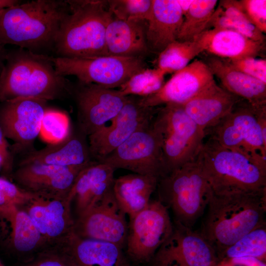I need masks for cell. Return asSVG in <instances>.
Instances as JSON below:
<instances>
[{"instance_id": "obj_1", "label": "cell", "mask_w": 266, "mask_h": 266, "mask_svg": "<svg viewBox=\"0 0 266 266\" xmlns=\"http://www.w3.org/2000/svg\"><path fill=\"white\" fill-rule=\"evenodd\" d=\"M266 192L218 195L210 190L199 233L215 250L218 259L241 237L266 224Z\"/></svg>"}, {"instance_id": "obj_2", "label": "cell", "mask_w": 266, "mask_h": 266, "mask_svg": "<svg viewBox=\"0 0 266 266\" xmlns=\"http://www.w3.org/2000/svg\"><path fill=\"white\" fill-rule=\"evenodd\" d=\"M69 12L67 0L20 3L0 13V42L33 49L54 43Z\"/></svg>"}, {"instance_id": "obj_3", "label": "cell", "mask_w": 266, "mask_h": 266, "mask_svg": "<svg viewBox=\"0 0 266 266\" xmlns=\"http://www.w3.org/2000/svg\"><path fill=\"white\" fill-rule=\"evenodd\" d=\"M69 12L54 45L61 57L108 56L105 43L107 26L113 15L107 0H67Z\"/></svg>"}, {"instance_id": "obj_4", "label": "cell", "mask_w": 266, "mask_h": 266, "mask_svg": "<svg viewBox=\"0 0 266 266\" xmlns=\"http://www.w3.org/2000/svg\"><path fill=\"white\" fill-rule=\"evenodd\" d=\"M72 92L48 56L20 50L9 57L0 74V101L32 98L53 100Z\"/></svg>"}, {"instance_id": "obj_5", "label": "cell", "mask_w": 266, "mask_h": 266, "mask_svg": "<svg viewBox=\"0 0 266 266\" xmlns=\"http://www.w3.org/2000/svg\"><path fill=\"white\" fill-rule=\"evenodd\" d=\"M211 191L218 195L266 192V166L209 138L197 157Z\"/></svg>"}, {"instance_id": "obj_6", "label": "cell", "mask_w": 266, "mask_h": 266, "mask_svg": "<svg viewBox=\"0 0 266 266\" xmlns=\"http://www.w3.org/2000/svg\"><path fill=\"white\" fill-rule=\"evenodd\" d=\"M157 189L174 220L191 229L204 213L210 190L197 158L160 177Z\"/></svg>"}, {"instance_id": "obj_7", "label": "cell", "mask_w": 266, "mask_h": 266, "mask_svg": "<svg viewBox=\"0 0 266 266\" xmlns=\"http://www.w3.org/2000/svg\"><path fill=\"white\" fill-rule=\"evenodd\" d=\"M266 107L256 108L240 99L231 111L205 135L227 149L240 152L266 166Z\"/></svg>"}, {"instance_id": "obj_8", "label": "cell", "mask_w": 266, "mask_h": 266, "mask_svg": "<svg viewBox=\"0 0 266 266\" xmlns=\"http://www.w3.org/2000/svg\"><path fill=\"white\" fill-rule=\"evenodd\" d=\"M153 121L162 136L163 175L197 158L204 143L205 132L182 104H165Z\"/></svg>"}, {"instance_id": "obj_9", "label": "cell", "mask_w": 266, "mask_h": 266, "mask_svg": "<svg viewBox=\"0 0 266 266\" xmlns=\"http://www.w3.org/2000/svg\"><path fill=\"white\" fill-rule=\"evenodd\" d=\"M48 57L60 75L74 76L80 83L95 84L108 89L119 88L145 68L143 57Z\"/></svg>"}, {"instance_id": "obj_10", "label": "cell", "mask_w": 266, "mask_h": 266, "mask_svg": "<svg viewBox=\"0 0 266 266\" xmlns=\"http://www.w3.org/2000/svg\"><path fill=\"white\" fill-rule=\"evenodd\" d=\"M99 163L158 178L164 175L162 136L153 120Z\"/></svg>"}, {"instance_id": "obj_11", "label": "cell", "mask_w": 266, "mask_h": 266, "mask_svg": "<svg viewBox=\"0 0 266 266\" xmlns=\"http://www.w3.org/2000/svg\"><path fill=\"white\" fill-rule=\"evenodd\" d=\"M129 219L127 253L135 262H148L172 233L173 222L168 208L159 200H150Z\"/></svg>"}, {"instance_id": "obj_12", "label": "cell", "mask_w": 266, "mask_h": 266, "mask_svg": "<svg viewBox=\"0 0 266 266\" xmlns=\"http://www.w3.org/2000/svg\"><path fill=\"white\" fill-rule=\"evenodd\" d=\"M159 108L140 104L139 97L129 96L118 113L110 121L88 136L93 160L100 162L135 132L149 124Z\"/></svg>"}, {"instance_id": "obj_13", "label": "cell", "mask_w": 266, "mask_h": 266, "mask_svg": "<svg viewBox=\"0 0 266 266\" xmlns=\"http://www.w3.org/2000/svg\"><path fill=\"white\" fill-rule=\"evenodd\" d=\"M30 193L26 201L19 208L31 219L45 244L53 248L73 231L75 220L71 212L72 200L67 197Z\"/></svg>"}, {"instance_id": "obj_14", "label": "cell", "mask_w": 266, "mask_h": 266, "mask_svg": "<svg viewBox=\"0 0 266 266\" xmlns=\"http://www.w3.org/2000/svg\"><path fill=\"white\" fill-rule=\"evenodd\" d=\"M154 266H216L217 255L199 232L174 220L172 233L156 252Z\"/></svg>"}, {"instance_id": "obj_15", "label": "cell", "mask_w": 266, "mask_h": 266, "mask_svg": "<svg viewBox=\"0 0 266 266\" xmlns=\"http://www.w3.org/2000/svg\"><path fill=\"white\" fill-rule=\"evenodd\" d=\"M126 214L112 190L75 220L73 232L79 237L126 246L128 223Z\"/></svg>"}, {"instance_id": "obj_16", "label": "cell", "mask_w": 266, "mask_h": 266, "mask_svg": "<svg viewBox=\"0 0 266 266\" xmlns=\"http://www.w3.org/2000/svg\"><path fill=\"white\" fill-rule=\"evenodd\" d=\"M79 130L88 136L114 118L128 96L95 84L80 83L74 91Z\"/></svg>"}, {"instance_id": "obj_17", "label": "cell", "mask_w": 266, "mask_h": 266, "mask_svg": "<svg viewBox=\"0 0 266 266\" xmlns=\"http://www.w3.org/2000/svg\"><path fill=\"white\" fill-rule=\"evenodd\" d=\"M215 82L204 62L195 60L172 76L155 93L139 97L141 104L156 107L162 104H184Z\"/></svg>"}, {"instance_id": "obj_18", "label": "cell", "mask_w": 266, "mask_h": 266, "mask_svg": "<svg viewBox=\"0 0 266 266\" xmlns=\"http://www.w3.org/2000/svg\"><path fill=\"white\" fill-rule=\"evenodd\" d=\"M93 162L74 166L28 164L19 166L13 177L18 186L29 192L67 197L80 172Z\"/></svg>"}, {"instance_id": "obj_19", "label": "cell", "mask_w": 266, "mask_h": 266, "mask_svg": "<svg viewBox=\"0 0 266 266\" xmlns=\"http://www.w3.org/2000/svg\"><path fill=\"white\" fill-rule=\"evenodd\" d=\"M46 101L32 98L6 101L0 112V126L4 136L20 146L30 145L39 134Z\"/></svg>"}, {"instance_id": "obj_20", "label": "cell", "mask_w": 266, "mask_h": 266, "mask_svg": "<svg viewBox=\"0 0 266 266\" xmlns=\"http://www.w3.org/2000/svg\"><path fill=\"white\" fill-rule=\"evenodd\" d=\"M51 249L71 266H129L123 248L110 242L82 238L73 232Z\"/></svg>"}, {"instance_id": "obj_21", "label": "cell", "mask_w": 266, "mask_h": 266, "mask_svg": "<svg viewBox=\"0 0 266 266\" xmlns=\"http://www.w3.org/2000/svg\"><path fill=\"white\" fill-rule=\"evenodd\" d=\"M0 237L26 262L46 249L44 240L27 213L15 206L0 215Z\"/></svg>"}, {"instance_id": "obj_22", "label": "cell", "mask_w": 266, "mask_h": 266, "mask_svg": "<svg viewBox=\"0 0 266 266\" xmlns=\"http://www.w3.org/2000/svg\"><path fill=\"white\" fill-rule=\"evenodd\" d=\"M115 169L94 161L79 173L69 197L75 203L77 217L112 190Z\"/></svg>"}, {"instance_id": "obj_23", "label": "cell", "mask_w": 266, "mask_h": 266, "mask_svg": "<svg viewBox=\"0 0 266 266\" xmlns=\"http://www.w3.org/2000/svg\"><path fill=\"white\" fill-rule=\"evenodd\" d=\"M240 99L215 82L182 106L186 113L205 132L227 116Z\"/></svg>"}, {"instance_id": "obj_24", "label": "cell", "mask_w": 266, "mask_h": 266, "mask_svg": "<svg viewBox=\"0 0 266 266\" xmlns=\"http://www.w3.org/2000/svg\"><path fill=\"white\" fill-rule=\"evenodd\" d=\"M152 3L147 22L146 42L149 51L160 54L177 40L184 17L177 0H152Z\"/></svg>"}, {"instance_id": "obj_25", "label": "cell", "mask_w": 266, "mask_h": 266, "mask_svg": "<svg viewBox=\"0 0 266 266\" xmlns=\"http://www.w3.org/2000/svg\"><path fill=\"white\" fill-rule=\"evenodd\" d=\"M204 63L223 88L256 108L266 107V84L235 69L225 59L212 56Z\"/></svg>"}, {"instance_id": "obj_26", "label": "cell", "mask_w": 266, "mask_h": 266, "mask_svg": "<svg viewBox=\"0 0 266 266\" xmlns=\"http://www.w3.org/2000/svg\"><path fill=\"white\" fill-rule=\"evenodd\" d=\"M194 41L199 44L202 52L228 60L256 57L264 45L238 33L224 29L206 30Z\"/></svg>"}, {"instance_id": "obj_27", "label": "cell", "mask_w": 266, "mask_h": 266, "mask_svg": "<svg viewBox=\"0 0 266 266\" xmlns=\"http://www.w3.org/2000/svg\"><path fill=\"white\" fill-rule=\"evenodd\" d=\"M147 22L128 21L114 17L106 29L108 55L143 57L149 52L146 39Z\"/></svg>"}, {"instance_id": "obj_28", "label": "cell", "mask_w": 266, "mask_h": 266, "mask_svg": "<svg viewBox=\"0 0 266 266\" xmlns=\"http://www.w3.org/2000/svg\"><path fill=\"white\" fill-rule=\"evenodd\" d=\"M92 160L88 145L80 137L69 135L59 143L50 144L44 148L33 151L21 161L19 166L46 164L62 166H74L87 164Z\"/></svg>"}, {"instance_id": "obj_29", "label": "cell", "mask_w": 266, "mask_h": 266, "mask_svg": "<svg viewBox=\"0 0 266 266\" xmlns=\"http://www.w3.org/2000/svg\"><path fill=\"white\" fill-rule=\"evenodd\" d=\"M158 179L155 176L134 173L115 178L113 195L129 218L148 205L152 194L157 189Z\"/></svg>"}, {"instance_id": "obj_30", "label": "cell", "mask_w": 266, "mask_h": 266, "mask_svg": "<svg viewBox=\"0 0 266 266\" xmlns=\"http://www.w3.org/2000/svg\"><path fill=\"white\" fill-rule=\"evenodd\" d=\"M217 3L216 0H193L184 16L177 40L193 41L205 31Z\"/></svg>"}, {"instance_id": "obj_31", "label": "cell", "mask_w": 266, "mask_h": 266, "mask_svg": "<svg viewBox=\"0 0 266 266\" xmlns=\"http://www.w3.org/2000/svg\"><path fill=\"white\" fill-rule=\"evenodd\" d=\"M201 52L196 41H174L159 54L158 67L167 74L175 72L186 67Z\"/></svg>"}, {"instance_id": "obj_32", "label": "cell", "mask_w": 266, "mask_h": 266, "mask_svg": "<svg viewBox=\"0 0 266 266\" xmlns=\"http://www.w3.org/2000/svg\"><path fill=\"white\" fill-rule=\"evenodd\" d=\"M266 255V227L264 224L246 233L228 247L219 256V260L252 257L265 261Z\"/></svg>"}, {"instance_id": "obj_33", "label": "cell", "mask_w": 266, "mask_h": 266, "mask_svg": "<svg viewBox=\"0 0 266 266\" xmlns=\"http://www.w3.org/2000/svg\"><path fill=\"white\" fill-rule=\"evenodd\" d=\"M166 74L158 67L154 69L145 68L121 85L118 91L124 96L144 97L150 96L163 86L164 76Z\"/></svg>"}, {"instance_id": "obj_34", "label": "cell", "mask_w": 266, "mask_h": 266, "mask_svg": "<svg viewBox=\"0 0 266 266\" xmlns=\"http://www.w3.org/2000/svg\"><path fill=\"white\" fill-rule=\"evenodd\" d=\"M113 17L128 21L147 22L151 15L152 0H107Z\"/></svg>"}, {"instance_id": "obj_35", "label": "cell", "mask_w": 266, "mask_h": 266, "mask_svg": "<svg viewBox=\"0 0 266 266\" xmlns=\"http://www.w3.org/2000/svg\"><path fill=\"white\" fill-rule=\"evenodd\" d=\"M39 135L49 144L64 140L70 135L68 117L64 112L46 109L42 119Z\"/></svg>"}, {"instance_id": "obj_36", "label": "cell", "mask_w": 266, "mask_h": 266, "mask_svg": "<svg viewBox=\"0 0 266 266\" xmlns=\"http://www.w3.org/2000/svg\"><path fill=\"white\" fill-rule=\"evenodd\" d=\"M224 29L238 33L256 42L264 44L265 36L251 24H246L234 20L227 16L218 6L210 18L206 30Z\"/></svg>"}, {"instance_id": "obj_37", "label": "cell", "mask_w": 266, "mask_h": 266, "mask_svg": "<svg viewBox=\"0 0 266 266\" xmlns=\"http://www.w3.org/2000/svg\"><path fill=\"white\" fill-rule=\"evenodd\" d=\"M30 194L17 185L0 177V213L14 206L19 207L26 201Z\"/></svg>"}, {"instance_id": "obj_38", "label": "cell", "mask_w": 266, "mask_h": 266, "mask_svg": "<svg viewBox=\"0 0 266 266\" xmlns=\"http://www.w3.org/2000/svg\"><path fill=\"white\" fill-rule=\"evenodd\" d=\"M225 60L235 69L266 84L265 59L247 57L238 59Z\"/></svg>"}, {"instance_id": "obj_39", "label": "cell", "mask_w": 266, "mask_h": 266, "mask_svg": "<svg viewBox=\"0 0 266 266\" xmlns=\"http://www.w3.org/2000/svg\"><path fill=\"white\" fill-rule=\"evenodd\" d=\"M239 2L251 24L263 33H266V0H241Z\"/></svg>"}, {"instance_id": "obj_40", "label": "cell", "mask_w": 266, "mask_h": 266, "mask_svg": "<svg viewBox=\"0 0 266 266\" xmlns=\"http://www.w3.org/2000/svg\"><path fill=\"white\" fill-rule=\"evenodd\" d=\"M23 266H71L58 252L48 248L39 252Z\"/></svg>"}, {"instance_id": "obj_41", "label": "cell", "mask_w": 266, "mask_h": 266, "mask_svg": "<svg viewBox=\"0 0 266 266\" xmlns=\"http://www.w3.org/2000/svg\"><path fill=\"white\" fill-rule=\"evenodd\" d=\"M0 155L1 156L4 167L6 169L10 168L11 160L8 151V144L0 126Z\"/></svg>"}, {"instance_id": "obj_42", "label": "cell", "mask_w": 266, "mask_h": 266, "mask_svg": "<svg viewBox=\"0 0 266 266\" xmlns=\"http://www.w3.org/2000/svg\"><path fill=\"white\" fill-rule=\"evenodd\" d=\"M229 260L234 263L241 264L245 266H266V263L264 261L255 257H245Z\"/></svg>"}, {"instance_id": "obj_43", "label": "cell", "mask_w": 266, "mask_h": 266, "mask_svg": "<svg viewBox=\"0 0 266 266\" xmlns=\"http://www.w3.org/2000/svg\"><path fill=\"white\" fill-rule=\"evenodd\" d=\"M177 1L184 17L189 11L193 0H177Z\"/></svg>"}, {"instance_id": "obj_44", "label": "cell", "mask_w": 266, "mask_h": 266, "mask_svg": "<svg viewBox=\"0 0 266 266\" xmlns=\"http://www.w3.org/2000/svg\"><path fill=\"white\" fill-rule=\"evenodd\" d=\"M16 0H0V13L4 10L20 3Z\"/></svg>"}, {"instance_id": "obj_45", "label": "cell", "mask_w": 266, "mask_h": 266, "mask_svg": "<svg viewBox=\"0 0 266 266\" xmlns=\"http://www.w3.org/2000/svg\"><path fill=\"white\" fill-rule=\"evenodd\" d=\"M216 266H245L242 264L234 263L231 260L220 261Z\"/></svg>"}, {"instance_id": "obj_46", "label": "cell", "mask_w": 266, "mask_h": 266, "mask_svg": "<svg viewBox=\"0 0 266 266\" xmlns=\"http://www.w3.org/2000/svg\"><path fill=\"white\" fill-rule=\"evenodd\" d=\"M2 167H4V163L2 158L0 155V168Z\"/></svg>"}, {"instance_id": "obj_47", "label": "cell", "mask_w": 266, "mask_h": 266, "mask_svg": "<svg viewBox=\"0 0 266 266\" xmlns=\"http://www.w3.org/2000/svg\"><path fill=\"white\" fill-rule=\"evenodd\" d=\"M2 46H3V44L0 42V53H1V52L2 51Z\"/></svg>"}, {"instance_id": "obj_48", "label": "cell", "mask_w": 266, "mask_h": 266, "mask_svg": "<svg viewBox=\"0 0 266 266\" xmlns=\"http://www.w3.org/2000/svg\"><path fill=\"white\" fill-rule=\"evenodd\" d=\"M0 266H4L3 264L2 263L0 260Z\"/></svg>"}, {"instance_id": "obj_49", "label": "cell", "mask_w": 266, "mask_h": 266, "mask_svg": "<svg viewBox=\"0 0 266 266\" xmlns=\"http://www.w3.org/2000/svg\"><path fill=\"white\" fill-rule=\"evenodd\" d=\"M177 266L176 265H171V266Z\"/></svg>"}]
</instances>
